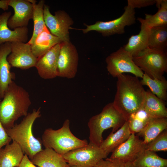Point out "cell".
<instances>
[{"label":"cell","mask_w":167,"mask_h":167,"mask_svg":"<svg viewBox=\"0 0 167 167\" xmlns=\"http://www.w3.org/2000/svg\"><path fill=\"white\" fill-rule=\"evenodd\" d=\"M0 101V120L5 128H12L19 118L26 116L31 102L28 92L12 81Z\"/></svg>","instance_id":"7a4b0ae2"},{"label":"cell","mask_w":167,"mask_h":167,"mask_svg":"<svg viewBox=\"0 0 167 167\" xmlns=\"http://www.w3.org/2000/svg\"><path fill=\"white\" fill-rule=\"evenodd\" d=\"M126 121L115 108L113 102L108 104L100 113L93 116L89 120L90 142L100 147L103 140L102 134L105 130L112 128V132H114Z\"/></svg>","instance_id":"5b68a950"},{"label":"cell","mask_w":167,"mask_h":167,"mask_svg":"<svg viewBox=\"0 0 167 167\" xmlns=\"http://www.w3.org/2000/svg\"><path fill=\"white\" fill-rule=\"evenodd\" d=\"M65 167H77V166H70L68 165L67 166Z\"/></svg>","instance_id":"74e56055"},{"label":"cell","mask_w":167,"mask_h":167,"mask_svg":"<svg viewBox=\"0 0 167 167\" xmlns=\"http://www.w3.org/2000/svg\"><path fill=\"white\" fill-rule=\"evenodd\" d=\"M133 60L144 73L152 78L161 79L167 72L166 50L148 47L133 56Z\"/></svg>","instance_id":"8992f818"},{"label":"cell","mask_w":167,"mask_h":167,"mask_svg":"<svg viewBox=\"0 0 167 167\" xmlns=\"http://www.w3.org/2000/svg\"><path fill=\"white\" fill-rule=\"evenodd\" d=\"M79 55L75 46L70 41L62 43L58 57V76L69 79L76 74Z\"/></svg>","instance_id":"7c38bea8"},{"label":"cell","mask_w":167,"mask_h":167,"mask_svg":"<svg viewBox=\"0 0 167 167\" xmlns=\"http://www.w3.org/2000/svg\"><path fill=\"white\" fill-rule=\"evenodd\" d=\"M152 118L142 107L132 114L127 120L131 133L135 134L140 132Z\"/></svg>","instance_id":"f546056e"},{"label":"cell","mask_w":167,"mask_h":167,"mask_svg":"<svg viewBox=\"0 0 167 167\" xmlns=\"http://www.w3.org/2000/svg\"><path fill=\"white\" fill-rule=\"evenodd\" d=\"M45 2L44 0H41L38 3L33 5L32 19L34 24L32 36L28 42L30 45L34 42L40 33L48 29L45 24L44 18L43 8Z\"/></svg>","instance_id":"83f0119b"},{"label":"cell","mask_w":167,"mask_h":167,"mask_svg":"<svg viewBox=\"0 0 167 167\" xmlns=\"http://www.w3.org/2000/svg\"><path fill=\"white\" fill-rule=\"evenodd\" d=\"M146 145L139 136L131 133L125 142L112 152L109 158L125 165L132 164L146 149Z\"/></svg>","instance_id":"8fae6325"},{"label":"cell","mask_w":167,"mask_h":167,"mask_svg":"<svg viewBox=\"0 0 167 167\" xmlns=\"http://www.w3.org/2000/svg\"><path fill=\"white\" fill-rule=\"evenodd\" d=\"M156 0H128L127 5L134 9L153 5Z\"/></svg>","instance_id":"1f68e13d"},{"label":"cell","mask_w":167,"mask_h":167,"mask_svg":"<svg viewBox=\"0 0 167 167\" xmlns=\"http://www.w3.org/2000/svg\"><path fill=\"white\" fill-rule=\"evenodd\" d=\"M11 43L7 42L0 45V98H2L9 84L15 78V74L11 72L12 67L7 60L11 51Z\"/></svg>","instance_id":"e0dca14e"},{"label":"cell","mask_w":167,"mask_h":167,"mask_svg":"<svg viewBox=\"0 0 167 167\" xmlns=\"http://www.w3.org/2000/svg\"><path fill=\"white\" fill-rule=\"evenodd\" d=\"M70 121L66 119L62 126L55 130L46 129L42 136L41 143L45 148H51L63 155L69 152L88 144L87 140H81L75 136L70 127Z\"/></svg>","instance_id":"277c9868"},{"label":"cell","mask_w":167,"mask_h":167,"mask_svg":"<svg viewBox=\"0 0 167 167\" xmlns=\"http://www.w3.org/2000/svg\"><path fill=\"white\" fill-rule=\"evenodd\" d=\"M9 0H0V9L4 11L7 10L9 7Z\"/></svg>","instance_id":"d590c367"},{"label":"cell","mask_w":167,"mask_h":167,"mask_svg":"<svg viewBox=\"0 0 167 167\" xmlns=\"http://www.w3.org/2000/svg\"><path fill=\"white\" fill-rule=\"evenodd\" d=\"M156 6L158 8L157 12L153 15L145 14V18L143 20L150 28L167 25V0H156Z\"/></svg>","instance_id":"484cf974"},{"label":"cell","mask_w":167,"mask_h":167,"mask_svg":"<svg viewBox=\"0 0 167 167\" xmlns=\"http://www.w3.org/2000/svg\"><path fill=\"white\" fill-rule=\"evenodd\" d=\"M141 23L140 30L136 35L131 36L128 43L123 47L133 57L136 56L148 47V40L151 28L144 23L143 18H138Z\"/></svg>","instance_id":"ac0fdd59"},{"label":"cell","mask_w":167,"mask_h":167,"mask_svg":"<svg viewBox=\"0 0 167 167\" xmlns=\"http://www.w3.org/2000/svg\"><path fill=\"white\" fill-rule=\"evenodd\" d=\"M19 167H38L36 166L30 161L28 156L25 154L19 166Z\"/></svg>","instance_id":"e575fe53"},{"label":"cell","mask_w":167,"mask_h":167,"mask_svg":"<svg viewBox=\"0 0 167 167\" xmlns=\"http://www.w3.org/2000/svg\"><path fill=\"white\" fill-rule=\"evenodd\" d=\"M107 69L113 77H117L125 73L142 78L143 72L135 64L133 56L123 47L111 54L106 58Z\"/></svg>","instance_id":"9c48e42d"},{"label":"cell","mask_w":167,"mask_h":167,"mask_svg":"<svg viewBox=\"0 0 167 167\" xmlns=\"http://www.w3.org/2000/svg\"><path fill=\"white\" fill-rule=\"evenodd\" d=\"M167 129V118H152L138 136L143 137L146 145L161 132Z\"/></svg>","instance_id":"cb8c5ba5"},{"label":"cell","mask_w":167,"mask_h":167,"mask_svg":"<svg viewBox=\"0 0 167 167\" xmlns=\"http://www.w3.org/2000/svg\"><path fill=\"white\" fill-rule=\"evenodd\" d=\"M167 46V25L151 28L148 40V47L166 50Z\"/></svg>","instance_id":"f1b7e54d"},{"label":"cell","mask_w":167,"mask_h":167,"mask_svg":"<svg viewBox=\"0 0 167 167\" xmlns=\"http://www.w3.org/2000/svg\"><path fill=\"white\" fill-rule=\"evenodd\" d=\"M142 107L152 118H167L165 101L158 98L149 90L146 91Z\"/></svg>","instance_id":"603a6c76"},{"label":"cell","mask_w":167,"mask_h":167,"mask_svg":"<svg viewBox=\"0 0 167 167\" xmlns=\"http://www.w3.org/2000/svg\"><path fill=\"white\" fill-rule=\"evenodd\" d=\"M11 51L7 60L11 67L26 70L35 67L38 58L32 51L31 45L28 43H11Z\"/></svg>","instance_id":"4fadbf2b"},{"label":"cell","mask_w":167,"mask_h":167,"mask_svg":"<svg viewBox=\"0 0 167 167\" xmlns=\"http://www.w3.org/2000/svg\"><path fill=\"white\" fill-rule=\"evenodd\" d=\"M11 11L0 14V45L7 42L26 43L28 40L27 27L18 28L11 30L7 26V22L11 15Z\"/></svg>","instance_id":"2e32d148"},{"label":"cell","mask_w":167,"mask_h":167,"mask_svg":"<svg viewBox=\"0 0 167 167\" xmlns=\"http://www.w3.org/2000/svg\"><path fill=\"white\" fill-rule=\"evenodd\" d=\"M40 113V108L37 110L34 109L19 124L11 128L5 129L12 140L19 146L24 153L30 159L42 149L41 141L34 136L32 132L33 125L35 120L41 116Z\"/></svg>","instance_id":"3957f363"},{"label":"cell","mask_w":167,"mask_h":167,"mask_svg":"<svg viewBox=\"0 0 167 167\" xmlns=\"http://www.w3.org/2000/svg\"><path fill=\"white\" fill-rule=\"evenodd\" d=\"M124 10L122 15L118 18L108 21H98L90 25L85 24L86 28L81 30L84 34L95 31L104 36L123 34L126 26L132 25L135 22V9L127 5L125 7Z\"/></svg>","instance_id":"52a82bcc"},{"label":"cell","mask_w":167,"mask_h":167,"mask_svg":"<svg viewBox=\"0 0 167 167\" xmlns=\"http://www.w3.org/2000/svg\"><path fill=\"white\" fill-rule=\"evenodd\" d=\"M19 167V166H16V167Z\"/></svg>","instance_id":"f35d334b"},{"label":"cell","mask_w":167,"mask_h":167,"mask_svg":"<svg viewBox=\"0 0 167 167\" xmlns=\"http://www.w3.org/2000/svg\"><path fill=\"white\" fill-rule=\"evenodd\" d=\"M117 78V91L113 103L126 121L142 107L146 91L139 78L135 76L123 74Z\"/></svg>","instance_id":"6da1fadb"},{"label":"cell","mask_w":167,"mask_h":167,"mask_svg":"<svg viewBox=\"0 0 167 167\" xmlns=\"http://www.w3.org/2000/svg\"><path fill=\"white\" fill-rule=\"evenodd\" d=\"M11 140L6 132L0 120V150L3 146L9 144Z\"/></svg>","instance_id":"836d02e7"},{"label":"cell","mask_w":167,"mask_h":167,"mask_svg":"<svg viewBox=\"0 0 167 167\" xmlns=\"http://www.w3.org/2000/svg\"><path fill=\"white\" fill-rule=\"evenodd\" d=\"M126 167H134L131 164H125Z\"/></svg>","instance_id":"8d00e7d4"},{"label":"cell","mask_w":167,"mask_h":167,"mask_svg":"<svg viewBox=\"0 0 167 167\" xmlns=\"http://www.w3.org/2000/svg\"><path fill=\"white\" fill-rule=\"evenodd\" d=\"M45 24L53 35L60 39L62 43L70 41L69 30L74 21L69 15L63 10H59L53 15L49 6L45 4L43 8Z\"/></svg>","instance_id":"30bf717a"},{"label":"cell","mask_w":167,"mask_h":167,"mask_svg":"<svg viewBox=\"0 0 167 167\" xmlns=\"http://www.w3.org/2000/svg\"><path fill=\"white\" fill-rule=\"evenodd\" d=\"M143 86H148L150 91L157 97L165 101L167 100V81L164 76L159 79H153L144 73L140 81Z\"/></svg>","instance_id":"d4e9b609"},{"label":"cell","mask_w":167,"mask_h":167,"mask_svg":"<svg viewBox=\"0 0 167 167\" xmlns=\"http://www.w3.org/2000/svg\"><path fill=\"white\" fill-rule=\"evenodd\" d=\"M131 134L127 120L115 132H111L107 138L103 140L100 147L108 155L125 142Z\"/></svg>","instance_id":"ffe728a7"},{"label":"cell","mask_w":167,"mask_h":167,"mask_svg":"<svg viewBox=\"0 0 167 167\" xmlns=\"http://www.w3.org/2000/svg\"><path fill=\"white\" fill-rule=\"evenodd\" d=\"M61 44L55 45L38 58L35 67L42 79H50L58 76V59Z\"/></svg>","instance_id":"9a60e30c"},{"label":"cell","mask_w":167,"mask_h":167,"mask_svg":"<svg viewBox=\"0 0 167 167\" xmlns=\"http://www.w3.org/2000/svg\"><path fill=\"white\" fill-rule=\"evenodd\" d=\"M93 167H126L125 164L112 160L109 158L101 160Z\"/></svg>","instance_id":"d6a6232c"},{"label":"cell","mask_w":167,"mask_h":167,"mask_svg":"<svg viewBox=\"0 0 167 167\" xmlns=\"http://www.w3.org/2000/svg\"><path fill=\"white\" fill-rule=\"evenodd\" d=\"M62 156L69 165L78 167H93L108 156L100 147L90 142Z\"/></svg>","instance_id":"ba28073f"},{"label":"cell","mask_w":167,"mask_h":167,"mask_svg":"<svg viewBox=\"0 0 167 167\" xmlns=\"http://www.w3.org/2000/svg\"><path fill=\"white\" fill-rule=\"evenodd\" d=\"M62 43L60 39L52 35L47 29L38 36L31 47L32 53L38 58L55 45Z\"/></svg>","instance_id":"7402d4cb"},{"label":"cell","mask_w":167,"mask_h":167,"mask_svg":"<svg viewBox=\"0 0 167 167\" xmlns=\"http://www.w3.org/2000/svg\"><path fill=\"white\" fill-rule=\"evenodd\" d=\"M30 160L38 167H65L68 165L62 155L49 148L38 152Z\"/></svg>","instance_id":"d6986e66"},{"label":"cell","mask_w":167,"mask_h":167,"mask_svg":"<svg viewBox=\"0 0 167 167\" xmlns=\"http://www.w3.org/2000/svg\"><path fill=\"white\" fill-rule=\"evenodd\" d=\"M146 149L154 152L167 151V129L165 130L146 145Z\"/></svg>","instance_id":"4dcf8cb0"},{"label":"cell","mask_w":167,"mask_h":167,"mask_svg":"<svg viewBox=\"0 0 167 167\" xmlns=\"http://www.w3.org/2000/svg\"><path fill=\"white\" fill-rule=\"evenodd\" d=\"M132 164L134 167H167V160L145 149Z\"/></svg>","instance_id":"4316f807"},{"label":"cell","mask_w":167,"mask_h":167,"mask_svg":"<svg viewBox=\"0 0 167 167\" xmlns=\"http://www.w3.org/2000/svg\"><path fill=\"white\" fill-rule=\"evenodd\" d=\"M9 6L14 11V15L9 19L7 26L11 29L27 27L32 19L33 5L28 0H9Z\"/></svg>","instance_id":"5bb4252c"},{"label":"cell","mask_w":167,"mask_h":167,"mask_svg":"<svg viewBox=\"0 0 167 167\" xmlns=\"http://www.w3.org/2000/svg\"><path fill=\"white\" fill-rule=\"evenodd\" d=\"M19 146L14 141L0 150V167L19 166L24 156Z\"/></svg>","instance_id":"44dd1931"}]
</instances>
